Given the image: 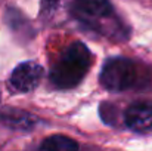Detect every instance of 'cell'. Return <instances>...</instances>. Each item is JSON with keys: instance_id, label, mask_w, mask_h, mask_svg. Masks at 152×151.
<instances>
[{"instance_id": "1", "label": "cell", "mask_w": 152, "mask_h": 151, "mask_svg": "<svg viewBox=\"0 0 152 151\" xmlns=\"http://www.w3.org/2000/svg\"><path fill=\"white\" fill-rule=\"evenodd\" d=\"M92 67V52L83 42L68 45L50 70V80L58 89H71L81 83Z\"/></svg>"}, {"instance_id": "2", "label": "cell", "mask_w": 152, "mask_h": 151, "mask_svg": "<svg viewBox=\"0 0 152 151\" xmlns=\"http://www.w3.org/2000/svg\"><path fill=\"white\" fill-rule=\"evenodd\" d=\"M99 79L102 86L111 92H124L149 82V77H145V70L126 56L109 58L102 67Z\"/></svg>"}, {"instance_id": "3", "label": "cell", "mask_w": 152, "mask_h": 151, "mask_svg": "<svg viewBox=\"0 0 152 151\" xmlns=\"http://www.w3.org/2000/svg\"><path fill=\"white\" fill-rule=\"evenodd\" d=\"M72 13L77 19L101 33H115L111 22H120L109 0H74Z\"/></svg>"}, {"instance_id": "4", "label": "cell", "mask_w": 152, "mask_h": 151, "mask_svg": "<svg viewBox=\"0 0 152 151\" xmlns=\"http://www.w3.org/2000/svg\"><path fill=\"white\" fill-rule=\"evenodd\" d=\"M42 76H43L42 65L34 61H27V62L19 64L12 71L9 83L13 91L21 92V94H28V92H33L39 86Z\"/></svg>"}, {"instance_id": "5", "label": "cell", "mask_w": 152, "mask_h": 151, "mask_svg": "<svg viewBox=\"0 0 152 151\" xmlns=\"http://www.w3.org/2000/svg\"><path fill=\"white\" fill-rule=\"evenodd\" d=\"M124 123L136 132H148L152 129V102L142 101L132 104L124 113Z\"/></svg>"}, {"instance_id": "6", "label": "cell", "mask_w": 152, "mask_h": 151, "mask_svg": "<svg viewBox=\"0 0 152 151\" xmlns=\"http://www.w3.org/2000/svg\"><path fill=\"white\" fill-rule=\"evenodd\" d=\"M0 124L15 130H31L37 124V119L18 108H4L0 111Z\"/></svg>"}, {"instance_id": "7", "label": "cell", "mask_w": 152, "mask_h": 151, "mask_svg": "<svg viewBox=\"0 0 152 151\" xmlns=\"http://www.w3.org/2000/svg\"><path fill=\"white\" fill-rule=\"evenodd\" d=\"M42 150H55V151H74L78 150V144L65 135H52L48 136L42 144H40Z\"/></svg>"}, {"instance_id": "8", "label": "cell", "mask_w": 152, "mask_h": 151, "mask_svg": "<svg viewBox=\"0 0 152 151\" xmlns=\"http://www.w3.org/2000/svg\"><path fill=\"white\" fill-rule=\"evenodd\" d=\"M6 22H7V25L12 28V31H15V33H18V34L27 36V33H31V31H33V30L30 28L28 19H25V16H24L18 9L9 7V9L6 10Z\"/></svg>"}, {"instance_id": "9", "label": "cell", "mask_w": 152, "mask_h": 151, "mask_svg": "<svg viewBox=\"0 0 152 151\" xmlns=\"http://www.w3.org/2000/svg\"><path fill=\"white\" fill-rule=\"evenodd\" d=\"M99 113H101L102 120L106 123V124H117V117H118V110L114 104L111 102H102L101 108H99Z\"/></svg>"}, {"instance_id": "10", "label": "cell", "mask_w": 152, "mask_h": 151, "mask_svg": "<svg viewBox=\"0 0 152 151\" xmlns=\"http://www.w3.org/2000/svg\"><path fill=\"white\" fill-rule=\"evenodd\" d=\"M50 1H56V0H50Z\"/></svg>"}]
</instances>
